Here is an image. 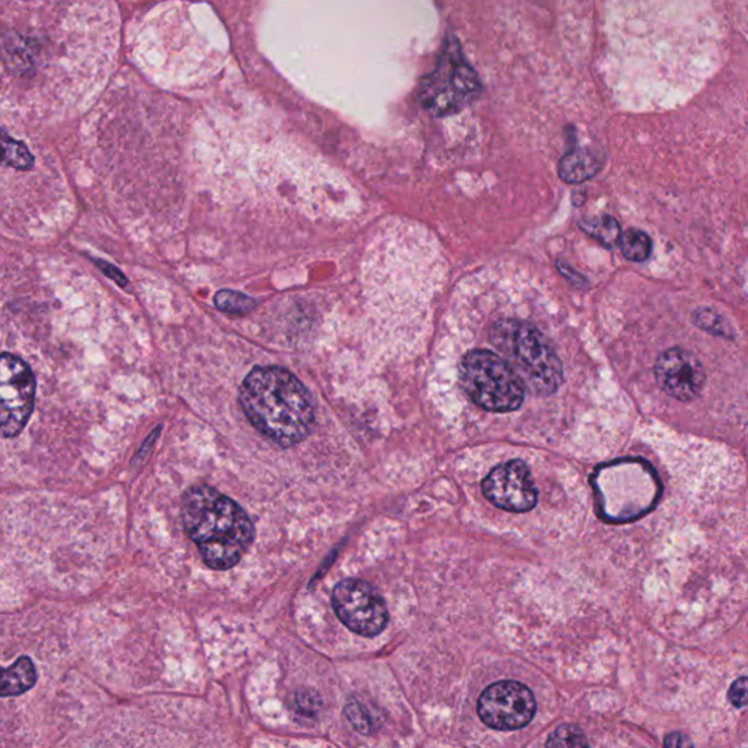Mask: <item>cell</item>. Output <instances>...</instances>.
Returning a JSON list of instances; mask_svg holds the SVG:
<instances>
[{
	"label": "cell",
	"mask_w": 748,
	"mask_h": 748,
	"mask_svg": "<svg viewBox=\"0 0 748 748\" xmlns=\"http://www.w3.org/2000/svg\"><path fill=\"white\" fill-rule=\"evenodd\" d=\"M240 403L255 429L282 447L304 441L315 423L306 386L282 367L253 369L240 386Z\"/></svg>",
	"instance_id": "obj_1"
},
{
	"label": "cell",
	"mask_w": 748,
	"mask_h": 748,
	"mask_svg": "<svg viewBox=\"0 0 748 748\" xmlns=\"http://www.w3.org/2000/svg\"><path fill=\"white\" fill-rule=\"evenodd\" d=\"M182 520L210 569L229 570L238 565L255 539V527L246 511L208 485L184 493Z\"/></svg>",
	"instance_id": "obj_2"
},
{
	"label": "cell",
	"mask_w": 748,
	"mask_h": 748,
	"mask_svg": "<svg viewBox=\"0 0 748 748\" xmlns=\"http://www.w3.org/2000/svg\"><path fill=\"white\" fill-rule=\"evenodd\" d=\"M490 342L510 365L526 389L548 397L563 384V365L547 337L532 322L502 317L494 322Z\"/></svg>",
	"instance_id": "obj_3"
},
{
	"label": "cell",
	"mask_w": 748,
	"mask_h": 748,
	"mask_svg": "<svg viewBox=\"0 0 748 748\" xmlns=\"http://www.w3.org/2000/svg\"><path fill=\"white\" fill-rule=\"evenodd\" d=\"M596 509L613 523L638 520L657 505L662 484L651 463L625 458L598 467L592 476Z\"/></svg>",
	"instance_id": "obj_4"
},
{
	"label": "cell",
	"mask_w": 748,
	"mask_h": 748,
	"mask_svg": "<svg viewBox=\"0 0 748 748\" xmlns=\"http://www.w3.org/2000/svg\"><path fill=\"white\" fill-rule=\"evenodd\" d=\"M462 388L468 397L490 412L518 410L526 399V386L496 352L472 350L462 359Z\"/></svg>",
	"instance_id": "obj_5"
},
{
	"label": "cell",
	"mask_w": 748,
	"mask_h": 748,
	"mask_svg": "<svg viewBox=\"0 0 748 748\" xmlns=\"http://www.w3.org/2000/svg\"><path fill=\"white\" fill-rule=\"evenodd\" d=\"M480 92L479 79L457 46H447L436 71L421 85L420 98L434 116L453 114Z\"/></svg>",
	"instance_id": "obj_6"
},
{
	"label": "cell",
	"mask_w": 748,
	"mask_h": 748,
	"mask_svg": "<svg viewBox=\"0 0 748 748\" xmlns=\"http://www.w3.org/2000/svg\"><path fill=\"white\" fill-rule=\"evenodd\" d=\"M333 605L339 620L364 638L381 635L388 626L389 613L385 600L365 580H341L334 589Z\"/></svg>",
	"instance_id": "obj_7"
},
{
	"label": "cell",
	"mask_w": 748,
	"mask_h": 748,
	"mask_svg": "<svg viewBox=\"0 0 748 748\" xmlns=\"http://www.w3.org/2000/svg\"><path fill=\"white\" fill-rule=\"evenodd\" d=\"M36 377L20 357L0 355V434L14 437L23 432L34 410Z\"/></svg>",
	"instance_id": "obj_8"
},
{
	"label": "cell",
	"mask_w": 748,
	"mask_h": 748,
	"mask_svg": "<svg viewBox=\"0 0 748 748\" xmlns=\"http://www.w3.org/2000/svg\"><path fill=\"white\" fill-rule=\"evenodd\" d=\"M476 712L496 731H518L531 724L536 713L534 693L522 683L497 681L481 693Z\"/></svg>",
	"instance_id": "obj_9"
},
{
	"label": "cell",
	"mask_w": 748,
	"mask_h": 748,
	"mask_svg": "<svg viewBox=\"0 0 748 748\" xmlns=\"http://www.w3.org/2000/svg\"><path fill=\"white\" fill-rule=\"evenodd\" d=\"M483 493L494 506L515 514L534 509L539 500L530 468L519 459L494 468L483 481Z\"/></svg>",
	"instance_id": "obj_10"
},
{
	"label": "cell",
	"mask_w": 748,
	"mask_h": 748,
	"mask_svg": "<svg viewBox=\"0 0 748 748\" xmlns=\"http://www.w3.org/2000/svg\"><path fill=\"white\" fill-rule=\"evenodd\" d=\"M655 377L669 397L683 402L698 398L707 381L702 363L683 348H669L657 357Z\"/></svg>",
	"instance_id": "obj_11"
},
{
	"label": "cell",
	"mask_w": 748,
	"mask_h": 748,
	"mask_svg": "<svg viewBox=\"0 0 748 748\" xmlns=\"http://www.w3.org/2000/svg\"><path fill=\"white\" fill-rule=\"evenodd\" d=\"M36 683V665L28 656H21L10 666H0V698L24 695Z\"/></svg>",
	"instance_id": "obj_12"
},
{
	"label": "cell",
	"mask_w": 748,
	"mask_h": 748,
	"mask_svg": "<svg viewBox=\"0 0 748 748\" xmlns=\"http://www.w3.org/2000/svg\"><path fill=\"white\" fill-rule=\"evenodd\" d=\"M601 169L600 158L589 149H576L566 154L558 166V174L566 183L579 184L592 179Z\"/></svg>",
	"instance_id": "obj_13"
},
{
	"label": "cell",
	"mask_w": 748,
	"mask_h": 748,
	"mask_svg": "<svg viewBox=\"0 0 748 748\" xmlns=\"http://www.w3.org/2000/svg\"><path fill=\"white\" fill-rule=\"evenodd\" d=\"M34 162H36V158L29 152L28 146L0 129V166L19 171H28L33 169Z\"/></svg>",
	"instance_id": "obj_14"
},
{
	"label": "cell",
	"mask_w": 748,
	"mask_h": 748,
	"mask_svg": "<svg viewBox=\"0 0 748 748\" xmlns=\"http://www.w3.org/2000/svg\"><path fill=\"white\" fill-rule=\"evenodd\" d=\"M580 227L589 236H592L593 239H596L598 242L603 243L607 248L616 246L622 238L620 224L617 222V219L610 217V215L583 219L580 222Z\"/></svg>",
	"instance_id": "obj_15"
},
{
	"label": "cell",
	"mask_w": 748,
	"mask_h": 748,
	"mask_svg": "<svg viewBox=\"0 0 748 748\" xmlns=\"http://www.w3.org/2000/svg\"><path fill=\"white\" fill-rule=\"evenodd\" d=\"M618 244H620L623 256L631 262L648 261L652 255V240L642 230H627L625 234H622Z\"/></svg>",
	"instance_id": "obj_16"
},
{
	"label": "cell",
	"mask_w": 748,
	"mask_h": 748,
	"mask_svg": "<svg viewBox=\"0 0 748 748\" xmlns=\"http://www.w3.org/2000/svg\"><path fill=\"white\" fill-rule=\"evenodd\" d=\"M255 304V300L243 292L221 290L215 295V306L230 315H246Z\"/></svg>",
	"instance_id": "obj_17"
},
{
	"label": "cell",
	"mask_w": 748,
	"mask_h": 748,
	"mask_svg": "<svg viewBox=\"0 0 748 748\" xmlns=\"http://www.w3.org/2000/svg\"><path fill=\"white\" fill-rule=\"evenodd\" d=\"M545 748H589V741L579 726L562 725L550 735Z\"/></svg>",
	"instance_id": "obj_18"
},
{
	"label": "cell",
	"mask_w": 748,
	"mask_h": 748,
	"mask_svg": "<svg viewBox=\"0 0 748 748\" xmlns=\"http://www.w3.org/2000/svg\"><path fill=\"white\" fill-rule=\"evenodd\" d=\"M346 715L348 721L354 725L357 731L361 734H370L373 731L374 722L373 716L370 715L369 709L364 707L359 700H351L347 704Z\"/></svg>",
	"instance_id": "obj_19"
},
{
	"label": "cell",
	"mask_w": 748,
	"mask_h": 748,
	"mask_svg": "<svg viewBox=\"0 0 748 748\" xmlns=\"http://www.w3.org/2000/svg\"><path fill=\"white\" fill-rule=\"evenodd\" d=\"M695 324L713 335H722V337L728 335L725 321L717 313L709 311V309H700V311L695 313Z\"/></svg>",
	"instance_id": "obj_20"
},
{
	"label": "cell",
	"mask_w": 748,
	"mask_h": 748,
	"mask_svg": "<svg viewBox=\"0 0 748 748\" xmlns=\"http://www.w3.org/2000/svg\"><path fill=\"white\" fill-rule=\"evenodd\" d=\"M294 704L297 711L303 713V715L313 716L319 712L322 707V699L319 695L312 690H300L297 691Z\"/></svg>",
	"instance_id": "obj_21"
},
{
	"label": "cell",
	"mask_w": 748,
	"mask_h": 748,
	"mask_svg": "<svg viewBox=\"0 0 748 748\" xmlns=\"http://www.w3.org/2000/svg\"><path fill=\"white\" fill-rule=\"evenodd\" d=\"M729 702L734 704L735 708H744L747 702V678H738L737 681L733 683L728 691Z\"/></svg>",
	"instance_id": "obj_22"
},
{
	"label": "cell",
	"mask_w": 748,
	"mask_h": 748,
	"mask_svg": "<svg viewBox=\"0 0 748 748\" xmlns=\"http://www.w3.org/2000/svg\"><path fill=\"white\" fill-rule=\"evenodd\" d=\"M664 746L665 748H693V743L685 734L671 733L666 735Z\"/></svg>",
	"instance_id": "obj_23"
},
{
	"label": "cell",
	"mask_w": 748,
	"mask_h": 748,
	"mask_svg": "<svg viewBox=\"0 0 748 748\" xmlns=\"http://www.w3.org/2000/svg\"><path fill=\"white\" fill-rule=\"evenodd\" d=\"M96 264L100 266L102 274H106L107 277L113 279V281L118 282L119 286H126V278H124V275L120 273L119 269H116L114 266L106 264V262L101 261H96Z\"/></svg>",
	"instance_id": "obj_24"
}]
</instances>
